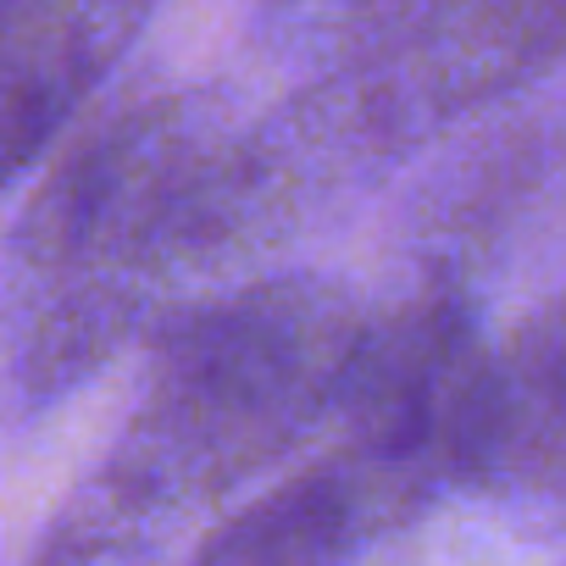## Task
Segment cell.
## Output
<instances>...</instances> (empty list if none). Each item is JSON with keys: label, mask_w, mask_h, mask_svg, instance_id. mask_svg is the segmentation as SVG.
I'll return each mask as SVG.
<instances>
[{"label": "cell", "mask_w": 566, "mask_h": 566, "mask_svg": "<svg viewBox=\"0 0 566 566\" xmlns=\"http://www.w3.org/2000/svg\"><path fill=\"white\" fill-rule=\"evenodd\" d=\"M566 56V0H395L317 78L261 123L266 150L306 189L549 73Z\"/></svg>", "instance_id": "obj_3"}, {"label": "cell", "mask_w": 566, "mask_h": 566, "mask_svg": "<svg viewBox=\"0 0 566 566\" xmlns=\"http://www.w3.org/2000/svg\"><path fill=\"white\" fill-rule=\"evenodd\" d=\"M295 189L217 95L112 112L29 195L0 261V384L62 400L123 345L217 301V277L295 217Z\"/></svg>", "instance_id": "obj_1"}, {"label": "cell", "mask_w": 566, "mask_h": 566, "mask_svg": "<svg viewBox=\"0 0 566 566\" xmlns=\"http://www.w3.org/2000/svg\"><path fill=\"white\" fill-rule=\"evenodd\" d=\"M361 323L350 290L306 272L222 290L161 334L139 406L101 467L189 527L222 516L328 428Z\"/></svg>", "instance_id": "obj_2"}, {"label": "cell", "mask_w": 566, "mask_h": 566, "mask_svg": "<svg viewBox=\"0 0 566 566\" xmlns=\"http://www.w3.org/2000/svg\"><path fill=\"white\" fill-rule=\"evenodd\" d=\"M161 0H0V195L90 106Z\"/></svg>", "instance_id": "obj_5"}, {"label": "cell", "mask_w": 566, "mask_h": 566, "mask_svg": "<svg viewBox=\"0 0 566 566\" xmlns=\"http://www.w3.org/2000/svg\"><path fill=\"white\" fill-rule=\"evenodd\" d=\"M378 538L367 505L328 455L233 505L184 566H350Z\"/></svg>", "instance_id": "obj_7"}, {"label": "cell", "mask_w": 566, "mask_h": 566, "mask_svg": "<svg viewBox=\"0 0 566 566\" xmlns=\"http://www.w3.org/2000/svg\"><path fill=\"white\" fill-rule=\"evenodd\" d=\"M467 483L566 511V295L489 345Z\"/></svg>", "instance_id": "obj_6"}, {"label": "cell", "mask_w": 566, "mask_h": 566, "mask_svg": "<svg viewBox=\"0 0 566 566\" xmlns=\"http://www.w3.org/2000/svg\"><path fill=\"white\" fill-rule=\"evenodd\" d=\"M200 533L95 467L51 516L29 566H184Z\"/></svg>", "instance_id": "obj_8"}, {"label": "cell", "mask_w": 566, "mask_h": 566, "mask_svg": "<svg viewBox=\"0 0 566 566\" xmlns=\"http://www.w3.org/2000/svg\"><path fill=\"white\" fill-rule=\"evenodd\" d=\"M489 345L461 290L428 283L384 317L361 323L334 417L328 461L389 533L428 511L472 472Z\"/></svg>", "instance_id": "obj_4"}, {"label": "cell", "mask_w": 566, "mask_h": 566, "mask_svg": "<svg viewBox=\"0 0 566 566\" xmlns=\"http://www.w3.org/2000/svg\"><path fill=\"white\" fill-rule=\"evenodd\" d=\"M395 0H261V12L277 34L312 45L317 56H334L345 40H356L373 18H384Z\"/></svg>", "instance_id": "obj_9"}]
</instances>
